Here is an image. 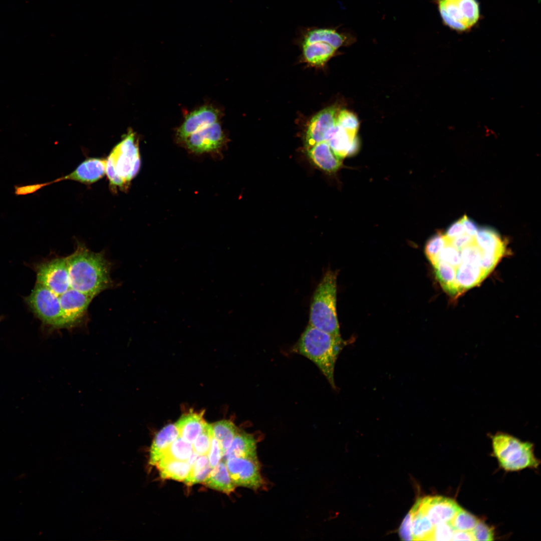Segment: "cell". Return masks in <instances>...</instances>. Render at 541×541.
Instances as JSON below:
<instances>
[{
    "mask_svg": "<svg viewBox=\"0 0 541 541\" xmlns=\"http://www.w3.org/2000/svg\"><path fill=\"white\" fill-rule=\"evenodd\" d=\"M66 259L71 288L95 297L112 287L111 265L103 253L80 243Z\"/></svg>",
    "mask_w": 541,
    "mask_h": 541,
    "instance_id": "1",
    "label": "cell"
},
{
    "mask_svg": "<svg viewBox=\"0 0 541 541\" xmlns=\"http://www.w3.org/2000/svg\"><path fill=\"white\" fill-rule=\"evenodd\" d=\"M345 343L337 337L308 325L302 333L294 351L313 362L334 389L336 363Z\"/></svg>",
    "mask_w": 541,
    "mask_h": 541,
    "instance_id": "2",
    "label": "cell"
},
{
    "mask_svg": "<svg viewBox=\"0 0 541 541\" xmlns=\"http://www.w3.org/2000/svg\"><path fill=\"white\" fill-rule=\"evenodd\" d=\"M337 278L336 272L328 270L317 287L311 305L309 325L340 337L336 309Z\"/></svg>",
    "mask_w": 541,
    "mask_h": 541,
    "instance_id": "3",
    "label": "cell"
},
{
    "mask_svg": "<svg viewBox=\"0 0 541 541\" xmlns=\"http://www.w3.org/2000/svg\"><path fill=\"white\" fill-rule=\"evenodd\" d=\"M140 166L138 141L131 131L116 145L106 159V174L110 184L115 188H127Z\"/></svg>",
    "mask_w": 541,
    "mask_h": 541,
    "instance_id": "4",
    "label": "cell"
},
{
    "mask_svg": "<svg viewBox=\"0 0 541 541\" xmlns=\"http://www.w3.org/2000/svg\"><path fill=\"white\" fill-rule=\"evenodd\" d=\"M492 441L493 452L505 470L516 471L536 468L538 465L532 444L504 433H496L492 437Z\"/></svg>",
    "mask_w": 541,
    "mask_h": 541,
    "instance_id": "5",
    "label": "cell"
},
{
    "mask_svg": "<svg viewBox=\"0 0 541 541\" xmlns=\"http://www.w3.org/2000/svg\"><path fill=\"white\" fill-rule=\"evenodd\" d=\"M29 307L42 322L52 329H68L59 296L37 283L26 298Z\"/></svg>",
    "mask_w": 541,
    "mask_h": 541,
    "instance_id": "6",
    "label": "cell"
},
{
    "mask_svg": "<svg viewBox=\"0 0 541 541\" xmlns=\"http://www.w3.org/2000/svg\"><path fill=\"white\" fill-rule=\"evenodd\" d=\"M438 11L444 24L458 32L468 31L480 17L477 0H437Z\"/></svg>",
    "mask_w": 541,
    "mask_h": 541,
    "instance_id": "7",
    "label": "cell"
},
{
    "mask_svg": "<svg viewBox=\"0 0 541 541\" xmlns=\"http://www.w3.org/2000/svg\"><path fill=\"white\" fill-rule=\"evenodd\" d=\"M460 508L451 498L428 496L418 499L411 509L425 517L434 528L439 523L449 522Z\"/></svg>",
    "mask_w": 541,
    "mask_h": 541,
    "instance_id": "8",
    "label": "cell"
},
{
    "mask_svg": "<svg viewBox=\"0 0 541 541\" xmlns=\"http://www.w3.org/2000/svg\"><path fill=\"white\" fill-rule=\"evenodd\" d=\"M37 283L40 284L57 296L70 288L66 257H57L38 265Z\"/></svg>",
    "mask_w": 541,
    "mask_h": 541,
    "instance_id": "9",
    "label": "cell"
},
{
    "mask_svg": "<svg viewBox=\"0 0 541 541\" xmlns=\"http://www.w3.org/2000/svg\"><path fill=\"white\" fill-rule=\"evenodd\" d=\"M224 462L235 486L256 490L262 486L263 480L258 459L232 457Z\"/></svg>",
    "mask_w": 541,
    "mask_h": 541,
    "instance_id": "10",
    "label": "cell"
},
{
    "mask_svg": "<svg viewBox=\"0 0 541 541\" xmlns=\"http://www.w3.org/2000/svg\"><path fill=\"white\" fill-rule=\"evenodd\" d=\"M224 141V134L218 122L192 133L184 141L190 151L199 154L217 150Z\"/></svg>",
    "mask_w": 541,
    "mask_h": 541,
    "instance_id": "11",
    "label": "cell"
},
{
    "mask_svg": "<svg viewBox=\"0 0 541 541\" xmlns=\"http://www.w3.org/2000/svg\"><path fill=\"white\" fill-rule=\"evenodd\" d=\"M93 298L72 288L59 296L68 329L80 324Z\"/></svg>",
    "mask_w": 541,
    "mask_h": 541,
    "instance_id": "12",
    "label": "cell"
},
{
    "mask_svg": "<svg viewBox=\"0 0 541 541\" xmlns=\"http://www.w3.org/2000/svg\"><path fill=\"white\" fill-rule=\"evenodd\" d=\"M338 113V108L332 106L323 109L311 120L305 137L307 150L325 141L327 132L336 124Z\"/></svg>",
    "mask_w": 541,
    "mask_h": 541,
    "instance_id": "13",
    "label": "cell"
},
{
    "mask_svg": "<svg viewBox=\"0 0 541 541\" xmlns=\"http://www.w3.org/2000/svg\"><path fill=\"white\" fill-rule=\"evenodd\" d=\"M219 112L208 106L201 107L189 114L177 131V138L184 141L191 134L208 125L217 122Z\"/></svg>",
    "mask_w": 541,
    "mask_h": 541,
    "instance_id": "14",
    "label": "cell"
},
{
    "mask_svg": "<svg viewBox=\"0 0 541 541\" xmlns=\"http://www.w3.org/2000/svg\"><path fill=\"white\" fill-rule=\"evenodd\" d=\"M325 141L343 159L355 154L360 145L356 133L349 132L336 124L326 134Z\"/></svg>",
    "mask_w": 541,
    "mask_h": 541,
    "instance_id": "15",
    "label": "cell"
},
{
    "mask_svg": "<svg viewBox=\"0 0 541 541\" xmlns=\"http://www.w3.org/2000/svg\"><path fill=\"white\" fill-rule=\"evenodd\" d=\"M301 44L322 42L335 49L344 46L348 41L347 36L332 28L308 27H302L297 32Z\"/></svg>",
    "mask_w": 541,
    "mask_h": 541,
    "instance_id": "16",
    "label": "cell"
},
{
    "mask_svg": "<svg viewBox=\"0 0 541 541\" xmlns=\"http://www.w3.org/2000/svg\"><path fill=\"white\" fill-rule=\"evenodd\" d=\"M106 159L88 158L82 162L72 172L59 178V180H71L85 184H91L104 176L106 174Z\"/></svg>",
    "mask_w": 541,
    "mask_h": 541,
    "instance_id": "17",
    "label": "cell"
},
{
    "mask_svg": "<svg viewBox=\"0 0 541 541\" xmlns=\"http://www.w3.org/2000/svg\"><path fill=\"white\" fill-rule=\"evenodd\" d=\"M307 151L313 163L326 172H336L342 165L343 159L333 151L326 141L318 143Z\"/></svg>",
    "mask_w": 541,
    "mask_h": 541,
    "instance_id": "18",
    "label": "cell"
},
{
    "mask_svg": "<svg viewBox=\"0 0 541 541\" xmlns=\"http://www.w3.org/2000/svg\"><path fill=\"white\" fill-rule=\"evenodd\" d=\"M256 450V440L252 435L237 432L222 459L224 461L232 457L257 459Z\"/></svg>",
    "mask_w": 541,
    "mask_h": 541,
    "instance_id": "19",
    "label": "cell"
},
{
    "mask_svg": "<svg viewBox=\"0 0 541 541\" xmlns=\"http://www.w3.org/2000/svg\"><path fill=\"white\" fill-rule=\"evenodd\" d=\"M178 436L179 432L175 424L167 425L159 431L153 439L150 448L149 464L155 465Z\"/></svg>",
    "mask_w": 541,
    "mask_h": 541,
    "instance_id": "20",
    "label": "cell"
},
{
    "mask_svg": "<svg viewBox=\"0 0 541 541\" xmlns=\"http://www.w3.org/2000/svg\"><path fill=\"white\" fill-rule=\"evenodd\" d=\"M203 414L192 412L181 416L175 424L179 436L192 443L207 423L203 419Z\"/></svg>",
    "mask_w": 541,
    "mask_h": 541,
    "instance_id": "21",
    "label": "cell"
},
{
    "mask_svg": "<svg viewBox=\"0 0 541 541\" xmlns=\"http://www.w3.org/2000/svg\"><path fill=\"white\" fill-rule=\"evenodd\" d=\"M488 275L478 264L461 262L456 268L455 282L461 293L478 285Z\"/></svg>",
    "mask_w": 541,
    "mask_h": 541,
    "instance_id": "22",
    "label": "cell"
},
{
    "mask_svg": "<svg viewBox=\"0 0 541 541\" xmlns=\"http://www.w3.org/2000/svg\"><path fill=\"white\" fill-rule=\"evenodd\" d=\"M161 478L183 481L187 477L191 466L186 461L165 457H162L155 465Z\"/></svg>",
    "mask_w": 541,
    "mask_h": 541,
    "instance_id": "23",
    "label": "cell"
},
{
    "mask_svg": "<svg viewBox=\"0 0 541 541\" xmlns=\"http://www.w3.org/2000/svg\"><path fill=\"white\" fill-rule=\"evenodd\" d=\"M203 482L207 487L227 494L233 492L235 488L222 460L212 468Z\"/></svg>",
    "mask_w": 541,
    "mask_h": 541,
    "instance_id": "24",
    "label": "cell"
},
{
    "mask_svg": "<svg viewBox=\"0 0 541 541\" xmlns=\"http://www.w3.org/2000/svg\"><path fill=\"white\" fill-rule=\"evenodd\" d=\"M303 56L307 63L314 66L325 64L335 53L336 49L322 42L301 44Z\"/></svg>",
    "mask_w": 541,
    "mask_h": 541,
    "instance_id": "25",
    "label": "cell"
},
{
    "mask_svg": "<svg viewBox=\"0 0 541 541\" xmlns=\"http://www.w3.org/2000/svg\"><path fill=\"white\" fill-rule=\"evenodd\" d=\"M476 244L483 251L503 254L505 243L499 234L493 229L483 227L478 229L475 237Z\"/></svg>",
    "mask_w": 541,
    "mask_h": 541,
    "instance_id": "26",
    "label": "cell"
},
{
    "mask_svg": "<svg viewBox=\"0 0 541 541\" xmlns=\"http://www.w3.org/2000/svg\"><path fill=\"white\" fill-rule=\"evenodd\" d=\"M214 437L218 442L222 456L229 447L237 432L234 424L229 420H221L211 425Z\"/></svg>",
    "mask_w": 541,
    "mask_h": 541,
    "instance_id": "27",
    "label": "cell"
},
{
    "mask_svg": "<svg viewBox=\"0 0 541 541\" xmlns=\"http://www.w3.org/2000/svg\"><path fill=\"white\" fill-rule=\"evenodd\" d=\"M434 267L437 279L446 292L452 295L460 293L455 282L454 267L442 260H439Z\"/></svg>",
    "mask_w": 541,
    "mask_h": 541,
    "instance_id": "28",
    "label": "cell"
},
{
    "mask_svg": "<svg viewBox=\"0 0 541 541\" xmlns=\"http://www.w3.org/2000/svg\"><path fill=\"white\" fill-rule=\"evenodd\" d=\"M211 469L207 455H200L191 466L189 475L184 482L188 486L203 482Z\"/></svg>",
    "mask_w": 541,
    "mask_h": 541,
    "instance_id": "29",
    "label": "cell"
},
{
    "mask_svg": "<svg viewBox=\"0 0 541 541\" xmlns=\"http://www.w3.org/2000/svg\"><path fill=\"white\" fill-rule=\"evenodd\" d=\"M193 451L191 443L179 436L171 444L163 457L186 461Z\"/></svg>",
    "mask_w": 541,
    "mask_h": 541,
    "instance_id": "30",
    "label": "cell"
},
{
    "mask_svg": "<svg viewBox=\"0 0 541 541\" xmlns=\"http://www.w3.org/2000/svg\"><path fill=\"white\" fill-rule=\"evenodd\" d=\"M447 240L441 232H439L431 236L425 246V253L429 260L434 266L438 261V255L446 244Z\"/></svg>",
    "mask_w": 541,
    "mask_h": 541,
    "instance_id": "31",
    "label": "cell"
},
{
    "mask_svg": "<svg viewBox=\"0 0 541 541\" xmlns=\"http://www.w3.org/2000/svg\"><path fill=\"white\" fill-rule=\"evenodd\" d=\"M478 521L474 516L460 508L449 523L454 530L471 531Z\"/></svg>",
    "mask_w": 541,
    "mask_h": 541,
    "instance_id": "32",
    "label": "cell"
},
{
    "mask_svg": "<svg viewBox=\"0 0 541 541\" xmlns=\"http://www.w3.org/2000/svg\"><path fill=\"white\" fill-rule=\"evenodd\" d=\"M212 437L211 425L206 423L202 432L192 443L193 451L199 455H207Z\"/></svg>",
    "mask_w": 541,
    "mask_h": 541,
    "instance_id": "33",
    "label": "cell"
},
{
    "mask_svg": "<svg viewBox=\"0 0 541 541\" xmlns=\"http://www.w3.org/2000/svg\"><path fill=\"white\" fill-rule=\"evenodd\" d=\"M336 124L349 132L356 134L359 127V122L356 115L346 109L338 111Z\"/></svg>",
    "mask_w": 541,
    "mask_h": 541,
    "instance_id": "34",
    "label": "cell"
},
{
    "mask_svg": "<svg viewBox=\"0 0 541 541\" xmlns=\"http://www.w3.org/2000/svg\"><path fill=\"white\" fill-rule=\"evenodd\" d=\"M459 251L461 262L479 265L482 250L475 241L462 248Z\"/></svg>",
    "mask_w": 541,
    "mask_h": 541,
    "instance_id": "35",
    "label": "cell"
},
{
    "mask_svg": "<svg viewBox=\"0 0 541 541\" xmlns=\"http://www.w3.org/2000/svg\"><path fill=\"white\" fill-rule=\"evenodd\" d=\"M439 260L445 261L456 269L461 263L460 251L447 240L446 244L438 255Z\"/></svg>",
    "mask_w": 541,
    "mask_h": 541,
    "instance_id": "36",
    "label": "cell"
},
{
    "mask_svg": "<svg viewBox=\"0 0 541 541\" xmlns=\"http://www.w3.org/2000/svg\"><path fill=\"white\" fill-rule=\"evenodd\" d=\"M454 531L449 522L439 523L434 527L431 540H451Z\"/></svg>",
    "mask_w": 541,
    "mask_h": 541,
    "instance_id": "37",
    "label": "cell"
},
{
    "mask_svg": "<svg viewBox=\"0 0 541 541\" xmlns=\"http://www.w3.org/2000/svg\"><path fill=\"white\" fill-rule=\"evenodd\" d=\"M471 531L474 540H492L493 539L492 529L484 522L479 520Z\"/></svg>",
    "mask_w": 541,
    "mask_h": 541,
    "instance_id": "38",
    "label": "cell"
},
{
    "mask_svg": "<svg viewBox=\"0 0 541 541\" xmlns=\"http://www.w3.org/2000/svg\"><path fill=\"white\" fill-rule=\"evenodd\" d=\"M502 255L500 253L489 252L482 250L479 263V266L483 270L489 274L493 269Z\"/></svg>",
    "mask_w": 541,
    "mask_h": 541,
    "instance_id": "39",
    "label": "cell"
},
{
    "mask_svg": "<svg viewBox=\"0 0 541 541\" xmlns=\"http://www.w3.org/2000/svg\"><path fill=\"white\" fill-rule=\"evenodd\" d=\"M58 181H60L59 178L54 181L46 183H36L21 186L15 185L14 187V193L17 196L27 195L33 194L46 186L49 185Z\"/></svg>",
    "mask_w": 541,
    "mask_h": 541,
    "instance_id": "40",
    "label": "cell"
},
{
    "mask_svg": "<svg viewBox=\"0 0 541 541\" xmlns=\"http://www.w3.org/2000/svg\"><path fill=\"white\" fill-rule=\"evenodd\" d=\"M207 457L210 466L212 468L219 463L222 457V453L220 445L213 435L211 440L210 447L207 454Z\"/></svg>",
    "mask_w": 541,
    "mask_h": 541,
    "instance_id": "41",
    "label": "cell"
},
{
    "mask_svg": "<svg viewBox=\"0 0 541 541\" xmlns=\"http://www.w3.org/2000/svg\"><path fill=\"white\" fill-rule=\"evenodd\" d=\"M464 233H465L464 227L461 219H459L449 226L444 236L447 240H450Z\"/></svg>",
    "mask_w": 541,
    "mask_h": 541,
    "instance_id": "42",
    "label": "cell"
},
{
    "mask_svg": "<svg viewBox=\"0 0 541 541\" xmlns=\"http://www.w3.org/2000/svg\"><path fill=\"white\" fill-rule=\"evenodd\" d=\"M447 240L451 245L460 250L462 248L474 242L475 238L474 237L464 233L450 240Z\"/></svg>",
    "mask_w": 541,
    "mask_h": 541,
    "instance_id": "43",
    "label": "cell"
},
{
    "mask_svg": "<svg viewBox=\"0 0 541 541\" xmlns=\"http://www.w3.org/2000/svg\"><path fill=\"white\" fill-rule=\"evenodd\" d=\"M460 219L464 227L465 233L471 236L475 237L478 229L476 223L466 215L463 216Z\"/></svg>",
    "mask_w": 541,
    "mask_h": 541,
    "instance_id": "44",
    "label": "cell"
},
{
    "mask_svg": "<svg viewBox=\"0 0 541 541\" xmlns=\"http://www.w3.org/2000/svg\"><path fill=\"white\" fill-rule=\"evenodd\" d=\"M451 540H474L471 531L454 530Z\"/></svg>",
    "mask_w": 541,
    "mask_h": 541,
    "instance_id": "45",
    "label": "cell"
},
{
    "mask_svg": "<svg viewBox=\"0 0 541 541\" xmlns=\"http://www.w3.org/2000/svg\"><path fill=\"white\" fill-rule=\"evenodd\" d=\"M199 456L200 455L198 454L193 451V452L186 461L191 467L194 464V463Z\"/></svg>",
    "mask_w": 541,
    "mask_h": 541,
    "instance_id": "46",
    "label": "cell"
}]
</instances>
